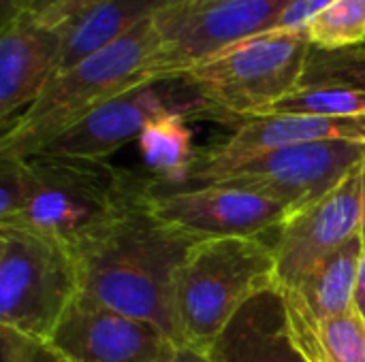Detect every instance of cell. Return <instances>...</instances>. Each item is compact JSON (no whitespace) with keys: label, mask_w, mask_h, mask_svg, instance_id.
I'll list each match as a JSON object with an SVG mask.
<instances>
[{"label":"cell","mask_w":365,"mask_h":362,"mask_svg":"<svg viewBox=\"0 0 365 362\" xmlns=\"http://www.w3.org/2000/svg\"><path fill=\"white\" fill-rule=\"evenodd\" d=\"M148 196L150 192L71 245L79 292L156 324L184 346L175 318V277L201 239L163 222Z\"/></svg>","instance_id":"6da1fadb"},{"label":"cell","mask_w":365,"mask_h":362,"mask_svg":"<svg viewBox=\"0 0 365 362\" xmlns=\"http://www.w3.org/2000/svg\"><path fill=\"white\" fill-rule=\"evenodd\" d=\"M154 17L128 34L51 77L43 94L0 134V156L32 158L88 113L126 90L148 83V64L158 47Z\"/></svg>","instance_id":"7a4b0ae2"},{"label":"cell","mask_w":365,"mask_h":362,"mask_svg":"<svg viewBox=\"0 0 365 362\" xmlns=\"http://www.w3.org/2000/svg\"><path fill=\"white\" fill-rule=\"evenodd\" d=\"M272 286L276 258L265 237L197 241L175 277V318L184 344L207 350L235 314Z\"/></svg>","instance_id":"3957f363"},{"label":"cell","mask_w":365,"mask_h":362,"mask_svg":"<svg viewBox=\"0 0 365 362\" xmlns=\"http://www.w3.org/2000/svg\"><path fill=\"white\" fill-rule=\"evenodd\" d=\"M30 198L15 226L68 245L145 196L154 177H143L98 158L32 156Z\"/></svg>","instance_id":"277c9868"},{"label":"cell","mask_w":365,"mask_h":362,"mask_svg":"<svg viewBox=\"0 0 365 362\" xmlns=\"http://www.w3.org/2000/svg\"><path fill=\"white\" fill-rule=\"evenodd\" d=\"M310 49L306 30H272L227 47L180 79L237 128L299 87Z\"/></svg>","instance_id":"5b68a950"},{"label":"cell","mask_w":365,"mask_h":362,"mask_svg":"<svg viewBox=\"0 0 365 362\" xmlns=\"http://www.w3.org/2000/svg\"><path fill=\"white\" fill-rule=\"evenodd\" d=\"M77 292V262L68 243L0 224V326L45 344Z\"/></svg>","instance_id":"8992f818"},{"label":"cell","mask_w":365,"mask_h":362,"mask_svg":"<svg viewBox=\"0 0 365 362\" xmlns=\"http://www.w3.org/2000/svg\"><path fill=\"white\" fill-rule=\"evenodd\" d=\"M291 0L173 2L154 15L158 47L148 64L150 81H173L242 41L272 32Z\"/></svg>","instance_id":"52a82bcc"},{"label":"cell","mask_w":365,"mask_h":362,"mask_svg":"<svg viewBox=\"0 0 365 362\" xmlns=\"http://www.w3.org/2000/svg\"><path fill=\"white\" fill-rule=\"evenodd\" d=\"M167 113H180L188 119L225 122L222 115L184 79L148 81L126 90L124 94L88 113L83 119L45 145L36 156L107 160V156L139 139L150 122Z\"/></svg>","instance_id":"ba28073f"},{"label":"cell","mask_w":365,"mask_h":362,"mask_svg":"<svg viewBox=\"0 0 365 362\" xmlns=\"http://www.w3.org/2000/svg\"><path fill=\"white\" fill-rule=\"evenodd\" d=\"M364 162V141H314L265 151L214 181L276 198L297 211L329 194Z\"/></svg>","instance_id":"9c48e42d"},{"label":"cell","mask_w":365,"mask_h":362,"mask_svg":"<svg viewBox=\"0 0 365 362\" xmlns=\"http://www.w3.org/2000/svg\"><path fill=\"white\" fill-rule=\"evenodd\" d=\"M150 209L167 224L197 237H265L289 218V205L218 181L165 188L154 181Z\"/></svg>","instance_id":"30bf717a"},{"label":"cell","mask_w":365,"mask_h":362,"mask_svg":"<svg viewBox=\"0 0 365 362\" xmlns=\"http://www.w3.org/2000/svg\"><path fill=\"white\" fill-rule=\"evenodd\" d=\"M66 362H158L178 344L156 324L77 292L45 341Z\"/></svg>","instance_id":"8fae6325"},{"label":"cell","mask_w":365,"mask_h":362,"mask_svg":"<svg viewBox=\"0 0 365 362\" xmlns=\"http://www.w3.org/2000/svg\"><path fill=\"white\" fill-rule=\"evenodd\" d=\"M364 166V164H361ZM361 233V169L323 198L291 211L276 230V286L295 288L327 256Z\"/></svg>","instance_id":"7c38bea8"},{"label":"cell","mask_w":365,"mask_h":362,"mask_svg":"<svg viewBox=\"0 0 365 362\" xmlns=\"http://www.w3.org/2000/svg\"><path fill=\"white\" fill-rule=\"evenodd\" d=\"M364 141L365 115L353 117H323V115H259L244 119L235 132L207 149H199L197 162L188 175L190 183L214 181L240 164L289 145L314 141Z\"/></svg>","instance_id":"4fadbf2b"},{"label":"cell","mask_w":365,"mask_h":362,"mask_svg":"<svg viewBox=\"0 0 365 362\" xmlns=\"http://www.w3.org/2000/svg\"><path fill=\"white\" fill-rule=\"evenodd\" d=\"M0 128L6 130L56 75L64 32L28 13L0 26Z\"/></svg>","instance_id":"5bb4252c"},{"label":"cell","mask_w":365,"mask_h":362,"mask_svg":"<svg viewBox=\"0 0 365 362\" xmlns=\"http://www.w3.org/2000/svg\"><path fill=\"white\" fill-rule=\"evenodd\" d=\"M205 352L212 362H306L291 337L278 286L250 299Z\"/></svg>","instance_id":"9a60e30c"},{"label":"cell","mask_w":365,"mask_h":362,"mask_svg":"<svg viewBox=\"0 0 365 362\" xmlns=\"http://www.w3.org/2000/svg\"><path fill=\"white\" fill-rule=\"evenodd\" d=\"M175 0H101L88 9L79 19L66 26L62 38V51L58 60V73L73 68L86 58L109 47L124 34H128L141 21L154 17Z\"/></svg>","instance_id":"2e32d148"},{"label":"cell","mask_w":365,"mask_h":362,"mask_svg":"<svg viewBox=\"0 0 365 362\" xmlns=\"http://www.w3.org/2000/svg\"><path fill=\"white\" fill-rule=\"evenodd\" d=\"M361 235L319 262L295 288L280 290L284 303L312 320H327L353 312L355 282L364 258Z\"/></svg>","instance_id":"e0dca14e"},{"label":"cell","mask_w":365,"mask_h":362,"mask_svg":"<svg viewBox=\"0 0 365 362\" xmlns=\"http://www.w3.org/2000/svg\"><path fill=\"white\" fill-rule=\"evenodd\" d=\"M287 318L306 362H365V322L355 312L312 320L287 305Z\"/></svg>","instance_id":"ac0fdd59"},{"label":"cell","mask_w":365,"mask_h":362,"mask_svg":"<svg viewBox=\"0 0 365 362\" xmlns=\"http://www.w3.org/2000/svg\"><path fill=\"white\" fill-rule=\"evenodd\" d=\"M137 141L150 177H154L158 186L175 188L188 181L199 156L188 117L180 113L160 115L143 128Z\"/></svg>","instance_id":"d6986e66"},{"label":"cell","mask_w":365,"mask_h":362,"mask_svg":"<svg viewBox=\"0 0 365 362\" xmlns=\"http://www.w3.org/2000/svg\"><path fill=\"white\" fill-rule=\"evenodd\" d=\"M299 87L365 90V43L342 49L312 47Z\"/></svg>","instance_id":"ffe728a7"},{"label":"cell","mask_w":365,"mask_h":362,"mask_svg":"<svg viewBox=\"0 0 365 362\" xmlns=\"http://www.w3.org/2000/svg\"><path fill=\"white\" fill-rule=\"evenodd\" d=\"M265 115H365V90L349 87H299L276 102Z\"/></svg>","instance_id":"44dd1931"},{"label":"cell","mask_w":365,"mask_h":362,"mask_svg":"<svg viewBox=\"0 0 365 362\" xmlns=\"http://www.w3.org/2000/svg\"><path fill=\"white\" fill-rule=\"evenodd\" d=\"M306 36L317 49L365 43V0H336L306 26Z\"/></svg>","instance_id":"7402d4cb"},{"label":"cell","mask_w":365,"mask_h":362,"mask_svg":"<svg viewBox=\"0 0 365 362\" xmlns=\"http://www.w3.org/2000/svg\"><path fill=\"white\" fill-rule=\"evenodd\" d=\"M30 198V169L26 158L0 156V224L15 222Z\"/></svg>","instance_id":"603a6c76"},{"label":"cell","mask_w":365,"mask_h":362,"mask_svg":"<svg viewBox=\"0 0 365 362\" xmlns=\"http://www.w3.org/2000/svg\"><path fill=\"white\" fill-rule=\"evenodd\" d=\"M96 2L101 0H26L21 13H28L30 17H34L36 21L49 28L64 30Z\"/></svg>","instance_id":"cb8c5ba5"},{"label":"cell","mask_w":365,"mask_h":362,"mask_svg":"<svg viewBox=\"0 0 365 362\" xmlns=\"http://www.w3.org/2000/svg\"><path fill=\"white\" fill-rule=\"evenodd\" d=\"M0 362H66L47 344L0 326Z\"/></svg>","instance_id":"d4e9b609"},{"label":"cell","mask_w":365,"mask_h":362,"mask_svg":"<svg viewBox=\"0 0 365 362\" xmlns=\"http://www.w3.org/2000/svg\"><path fill=\"white\" fill-rule=\"evenodd\" d=\"M336 0H291L274 30H306V26Z\"/></svg>","instance_id":"484cf974"},{"label":"cell","mask_w":365,"mask_h":362,"mask_svg":"<svg viewBox=\"0 0 365 362\" xmlns=\"http://www.w3.org/2000/svg\"><path fill=\"white\" fill-rule=\"evenodd\" d=\"M158 362H212V361H210V356H207V352H205V350L184 344V346H178V348H175L167 358H163V361H158Z\"/></svg>","instance_id":"4316f807"},{"label":"cell","mask_w":365,"mask_h":362,"mask_svg":"<svg viewBox=\"0 0 365 362\" xmlns=\"http://www.w3.org/2000/svg\"><path fill=\"white\" fill-rule=\"evenodd\" d=\"M353 312L365 322V252L359 265L357 282H355V294H353Z\"/></svg>","instance_id":"83f0119b"},{"label":"cell","mask_w":365,"mask_h":362,"mask_svg":"<svg viewBox=\"0 0 365 362\" xmlns=\"http://www.w3.org/2000/svg\"><path fill=\"white\" fill-rule=\"evenodd\" d=\"M26 0H0V26L9 23L13 17H17L21 13Z\"/></svg>","instance_id":"f1b7e54d"},{"label":"cell","mask_w":365,"mask_h":362,"mask_svg":"<svg viewBox=\"0 0 365 362\" xmlns=\"http://www.w3.org/2000/svg\"><path fill=\"white\" fill-rule=\"evenodd\" d=\"M361 241H364L365 247V162L361 166Z\"/></svg>","instance_id":"f546056e"},{"label":"cell","mask_w":365,"mask_h":362,"mask_svg":"<svg viewBox=\"0 0 365 362\" xmlns=\"http://www.w3.org/2000/svg\"><path fill=\"white\" fill-rule=\"evenodd\" d=\"M182 4H205V2H216V0H178Z\"/></svg>","instance_id":"4dcf8cb0"}]
</instances>
